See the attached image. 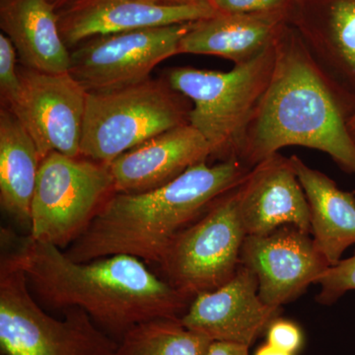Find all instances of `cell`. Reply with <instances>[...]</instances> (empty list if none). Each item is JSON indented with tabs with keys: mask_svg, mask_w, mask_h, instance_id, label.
Instances as JSON below:
<instances>
[{
	"mask_svg": "<svg viewBox=\"0 0 355 355\" xmlns=\"http://www.w3.org/2000/svg\"><path fill=\"white\" fill-rule=\"evenodd\" d=\"M42 159L34 140L8 109L0 111V205L22 227L31 229L33 197Z\"/></svg>",
	"mask_w": 355,
	"mask_h": 355,
	"instance_id": "ffe728a7",
	"label": "cell"
},
{
	"mask_svg": "<svg viewBox=\"0 0 355 355\" xmlns=\"http://www.w3.org/2000/svg\"><path fill=\"white\" fill-rule=\"evenodd\" d=\"M279 309L261 300L256 275L240 263L234 277L225 284L196 296L181 322L214 343L250 347L277 319Z\"/></svg>",
	"mask_w": 355,
	"mask_h": 355,
	"instance_id": "7c38bea8",
	"label": "cell"
},
{
	"mask_svg": "<svg viewBox=\"0 0 355 355\" xmlns=\"http://www.w3.org/2000/svg\"><path fill=\"white\" fill-rule=\"evenodd\" d=\"M114 193L108 164L53 151L40 165L30 237L65 249L83 234Z\"/></svg>",
	"mask_w": 355,
	"mask_h": 355,
	"instance_id": "52a82bcc",
	"label": "cell"
},
{
	"mask_svg": "<svg viewBox=\"0 0 355 355\" xmlns=\"http://www.w3.org/2000/svg\"><path fill=\"white\" fill-rule=\"evenodd\" d=\"M0 27L23 67L44 73L69 72L70 50L60 34L57 9L49 0L0 2Z\"/></svg>",
	"mask_w": 355,
	"mask_h": 355,
	"instance_id": "e0dca14e",
	"label": "cell"
},
{
	"mask_svg": "<svg viewBox=\"0 0 355 355\" xmlns=\"http://www.w3.org/2000/svg\"><path fill=\"white\" fill-rule=\"evenodd\" d=\"M17 53L10 40L0 34V97L3 108H8L17 98L20 90L19 67Z\"/></svg>",
	"mask_w": 355,
	"mask_h": 355,
	"instance_id": "603a6c76",
	"label": "cell"
},
{
	"mask_svg": "<svg viewBox=\"0 0 355 355\" xmlns=\"http://www.w3.org/2000/svg\"><path fill=\"white\" fill-rule=\"evenodd\" d=\"M240 263L256 275L259 295L275 308L297 298L331 266L309 233L291 225L266 235H248Z\"/></svg>",
	"mask_w": 355,
	"mask_h": 355,
	"instance_id": "8fae6325",
	"label": "cell"
},
{
	"mask_svg": "<svg viewBox=\"0 0 355 355\" xmlns=\"http://www.w3.org/2000/svg\"><path fill=\"white\" fill-rule=\"evenodd\" d=\"M13 252L40 304L81 308L116 342L149 320L182 319L193 301L128 254L79 263L30 236L19 239Z\"/></svg>",
	"mask_w": 355,
	"mask_h": 355,
	"instance_id": "7a4b0ae2",
	"label": "cell"
},
{
	"mask_svg": "<svg viewBox=\"0 0 355 355\" xmlns=\"http://www.w3.org/2000/svg\"><path fill=\"white\" fill-rule=\"evenodd\" d=\"M209 1L166 6L146 0H74L58 11V25L70 51L103 35L197 22L218 14Z\"/></svg>",
	"mask_w": 355,
	"mask_h": 355,
	"instance_id": "4fadbf2b",
	"label": "cell"
},
{
	"mask_svg": "<svg viewBox=\"0 0 355 355\" xmlns=\"http://www.w3.org/2000/svg\"><path fill=\"white\" fill-rule=\"evenodd\" d=\"M57 10H62V8L69 6L74 0H49Z\"/></svg>",
	"mask_w": 355,
	"mask_h": 355,
	"instance_id": "f1b7e54d",
	"label": "cell"
},
{
	"mask_svg": "<svg viewBox=\"0 0 355 355\" xmlns=\"http://www.w3.org/2000/svg\"><path fill=\"white\" fill-rule=\"evenodd\" d=\"M238 205L248 235H266L282 226L311 233L309 203L291 158L277 153L252 168L238 187Z\"/></svg>",
	"mask_w": 355,
	"mask_h": 355,
	"instance_id": "5bb4252c",
	"label": "cell"
},
{
	"mask_svg": "<svg viewBox=\"0 0 355 355\" xmlns=\"http://www.w3.org/2000/svg\"><path fill=\"white\" fill-rule=\"evenodd\" d=\"M299 35L319 64L355 94V0L300 3Z\"/></svg>",
	"mask_w": 355,
	"mask_h": 355,
	"instance_id": "ac0fdd59",
	"label": "cell"
},
{
	"mask_svg": "<svg viewBox=\"0 0 355 355\" xmlns=\"http://www.w3.org/2000/svg\"><path fill=\"white\" fill-rule=\"evenodd\" d=\"M270 85L250 121L238 159L250 169L298 146L323 151L355 176V140L349 121L355 94L329 73L298 32L284 24L275 40Z\"/></svg>",
	"mask_w": 355,
	"mask_h": 355,
	"instance_id": "6da1fadb",
	"label": "cell"
},
{
	"mask_svg": "<svg viewBox=\"0 0 355 355\" xmlns=\"http://www.w3.org/2000/svg\"><path fill=\"white\" fill-rule=\"evenodd\" d=\"M295 0H209L219 13H286Z\"/></svg>",
	"mask_w": 355,
	"mask_h": 355,
	"instance_id": "cb8c5ba5",
	"label": "cell"
},
{
	"mask_svg": "<svg viewBox=\"0 0 355 355\" xmlns=\"http://www.w3.org/2000/svg\"><path fill=\"white\" fill-rule=\"evenodd\" d=\"M191 100L166 80L144 83L107 93H88L80 154L110 164L161 133L190 125Z\"/></svg>",
	"mask_w": 355,
	"mask_h": 355,
	"instance_id": "8992f818",
	"label": "cell"
},
{
	"mask_svg": "<svg viewBox=\"0 0 355 355\" xmlns=\"http://www.w3.org/2000/svg\"><path fill=\"white\" fill-rule=\"evenodd\" d=\"M246 237L237 187L175 236L157 266L162 279L191 300L216 291L234 277Z\"/></svg>",
	"mask_w": 355,
	"mask_h": 355,
	"instance_id": "ba28073f",
	"label": "cell"
},
{
	"mask_svg": "<svg viewBox=\"0 0 355 355\" xmlns=\"http://www.w3.org/2000/svg\"><path fill=\"white\" fill-rule=\"evenodd\" d=\"M146 1L166 4V6H183V4L198 3V2L209 1V0H146Z\"/></svg>",
	"mask_w": 355,
	"mask_h": 355,
	"instance_id": "83f0119b",
	"label": "cell"
},
{
	"mask_svg": "<svg viewBox=\"0 0 355 355\" xmlns=\"http://www.w3.org/2000/svg\"><path fill=\"white\" fill-rule=\"evenodd\" d=\"M209 355H249V347L235 343L214 342Z\"/></svg>",
	"mask_w": 355,
	"mask_h": 355,
	"instance_id": "484cf974",
	"label": "cell"
},
{
	"mask_svg": "<svg viewBox=\"0 0 355 355\" xmlns=\"http://www.w3.org/2000/svg\"><path fill=\"white\" fill-rule=\"evenodd\" d=\"M193 23L146 28L86 40L70 51L71 76L87 93H107L144 83L178 46Z\"/></svg>",
	"mask_w": 355,
	"mask_h": 355,
	"instance_id": "9c48e42d",
	"label": "cell"
},
{
	"mask_svg": "<svg viewBox=\"0 0 355 355\" xmlns=\"http://www.w3.org/2000/svg\"><path fill=\"white\" fill-rule=\"evenodd\" d=\"M209 142L191 125L167 130L130 149L109 167L116 193H139L170 183L211 158Z\"/></svg>",
	"mask_w": 355,
	"mask_h": 355,
	"instance_id": "9a60e30c",
	"label": "cell"
},
{
	"mask_svg": "<svg viewBox=\"0 0 355 355\" xmlns=\"http://www.w3.org/2000/svg\"><path fill=\"white\" fill-rule=\"evenodd\" d=\"M212 340L187 329L181 319L149 320L118 342L114 355H209Z\"/></svg>",
	"mask_w": 355,
	"mask_h": 355,
	"instance_id": "44dd1931",
	"label": "cell"
},
{
	"mask_svg": "<svg viewBox=\"0 0 355 355\" xmlns=\"http://www.w3.org/2000/svg\"><path fill=\"white\" fill-rule=\"evenodd\" d=\"M250 170L239 159L205 161L155 190L114 193L64 253L79 263L128 254L158 266L175 236L239 187Z\"/></svg>",
	"mask_w": 355,
	"mask_h": 355,
	"instance_id": "3957f363",
	"label": "cell"
},
{
	"mask_svg": "<svg viewBox=\"0 0 355 355\" xmlns=\"http://www.w3.org/2000/svg\"><path fill=\"white\" fill-rule=\"evenodd\" d=\"M6 1V0H0V2Z\"/></svg>",
	"mask_w": 355,
	"mask_h": 355,
	"instance_id": "4dcf8cb0",
	"label": "cell"
},
{
	"mask_svg": "<svg viewBox=\"0 0 355 355\" xmlns=\"http://www.w3.org/2000/svg\"><path fill=\"white\" fill-rule=\"evenodd\" d=\"M289 158L309 203L313 242L330 266H335L355 244V193L340 190L334 180L298 156Z\"/></svg>",
	"mask_w": 355,
	"mask_h": 355,
	"instance_id": "d6986e66",
	"label": "cell"
},
{
	"mask_svg": "<svg viewBox=\"0 0 355 355\" xmlns=\"http://www.w3.org/2000/svg\"><path fill=\"white\" fill-rule=\"evenodd\" d=\"M317 284L321 289L316 300L324 305L334 304L347 292L355 291V254L330 266Z\"/></svg>",
	"mask_w": 355,
	"mask_h": 355,
	"instance_id": "7402d4cb",
	"label": "cell"
},
{
	"mask_svg": "<svg viewBox=\"0 0 355 355\" xmlns=\"http://www.w3.org/2000/svg\"><path fill=\"white\" fill-rule=\"evenodd\" d=\"M349 130L350 135H352V137H354V139L355 140V113L354 114V116L350 118L349 121Z\"/></svg>",
	"mask_w": 355,
	"mask_h": 355,
	"instance_id": "f546056e",
	"label": "cell"
},
{
	"mask_svg": "<svg viewBox=\"0 0 355 355\" xmlns=\"http://www.w3.org/2000/svg\"><path fill=\"white\" fill-rule=\"evenodd\" d=\"M286 13H218L197 21L178 46V55L226 58L235 65L259 57L275 44Z\"/></svg>",
	"mask_w": 355,
	"mask_h": 355,
	"instance_id": "2e32d148",
	"label": "cell"
},
{
	"mask_svg": "<svg viewBox=\"0 0 355 355\" xmlns=\"http://www.w3.org/2000/svg\"><path fill=\"white\" fill-rule=\"evenodd\" d=\"M275 44L259 57L227 72L172 67L166 80L193 104L190 125L211 147V158L238 159L250 121L270 85Z\"/></svg>",
	"mask_w": 355,
	"mask_h": 355,
	"instance_id": "277c9868",
	"label": "cell"
},
{
	"mask_svg": "<svg viewBox=\"0 0 355 355\" xmlns=\"http://www.w3.org/2000/svg\"><path fill=\"white\" fill-rule=\"evenodd\" d=\"M20 90L9 111L34 140L42 160L53 151L79 157L87 91L71 76L19 67Z\"/></svg>",
	"mask_w": 355,
	"mask_h": 355,
	"instance_id": "30bf717a",
	"label": "cell"
},
{
	"mask_svg": "<svg viewBox=\"0 0 355 355\" xmlns=\"http://www.w3.org/2000/svg\"><path fill=\"white\" fill-rule=\"evenodd\" d=\"M268 343L295 354L302 347L304 336L298 324L287 320L275 319L266 329Z\"/></svg>",
	"mask_w": 355,
	"mask_h": 355,
	"instance_id": "d4e9b609",
	"label": "cell"
},
{
	"mask_svg": "<svg viewBox=\"0 0 355 355\" xmlns=\"http://www.w3.org/2000/svg\"><path fill=\"white\" fill-rule=\"evenodd\" d=\"M254 355H294L291 352H284V350L277 349L270 343L261 345L260 349L257 350Z\"/></svg>",
	"mask_w": 355,
	"mask_h": 355,
	"instance_id": "4316f807",
	"label": "cell"
},
{
	"mask_svg": "<svg viewBox=\"0 0 355 355\" xmlns=\"http://www.w3.org/2000/svg\"><path fill=\"white\" fill-rule=\"evenodd\" d=\"M51 317L33 295L15 253L0 261V349L3 355H114L118 342L81 308Z\"/></svg>",
	"mask_w": 355,
	"mask_h": 355,
	"instance_id": "5b68a950",
	"label": "cell"
}]
</instances>
